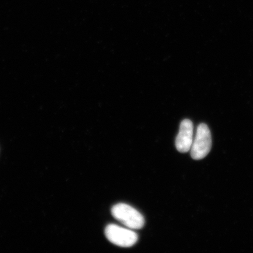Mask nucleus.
<instances>
[{
	"instance_id": "nucleus-1",
	"label": "nucleus",
	"mask_w": 253,
	"mask_h": 253,
	"mask_svg": "<svg viewBox=\"0 0 253 253\" xmlns=\"http://www.w3.org/2000/svg\"><path fill=\"white\" fill-rule=\"evenodd\" d=\"M112 214L116 220L128 229H142L145 224L143 216L134 208L126 204H117L112 209Z\"/></svg>"
},
{
	"instance_id": "nucleus-2",
	"label": "nucleus",
	"mask_w": 253,
	"mask_h": 253,
	"mask_svg": "<svg viewBox=\"0 0 253 253\" xmlns=\"http://www.w3.org/2000/svg\"><path fill=\"white\" fill-rule=\"evenodd\" d=\"M104 233L113 244L122 248H130L138 241L137 234L130 229L110 224L106 227Z\"/></svg>"
},
{
	"instance_id": "nucleus-4",
	"label": "nucleus",
	"mask_w": 253,
	"mask_h": 253,
	"mask_svg": "<svg viewBox=\"0 0 253 253\" xmlns=\"http://www.w3.org/2000/svg\"><path fill=\"white\" fill-rule=\"evenodd\" d=\"M194 125L189 119L183 120L180 125L179 131L176 138L175 146L180 153H187L193 143Z\"/></svg>"
},
{
	"instance_id": "nucleus-3",
	"label": "nucleus",
	"mask_w": 253,
	"mask_h": 253,
	"mask_svg": "<svg viewBox=\"0 0 253 253\" xmlns=\"http://www.w3.org/2000/svg\"><path fill=\"white\" fill-rule=\"evenodd\" d=\"M211 147V137L210 128L204 123L199 125L197 133L191 148V155L193 159H203L210 153Z\"/></svg>"
}]
</instances>
